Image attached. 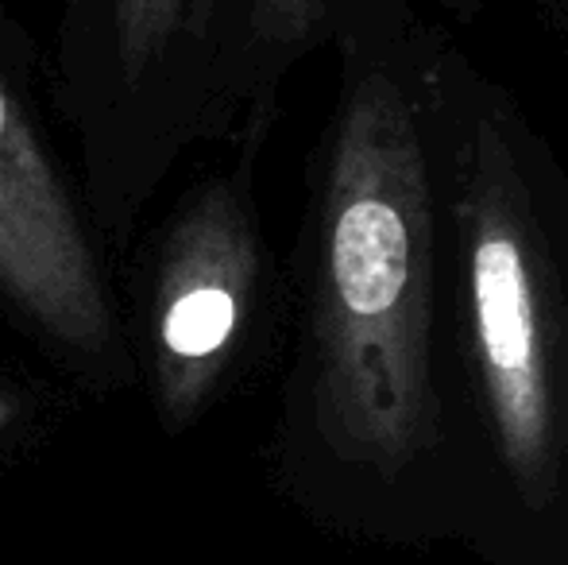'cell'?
I'll return each mask as SVG.
<instances>
[{"label":"cell","mask_w":568,"mask_h":565,"mask_svg":"<svg viewBox=\"0 0 568 565\" xmlns=\"http://www.w3.org/2000/svg\"><path fill=\"white\" fill-rule=\"evenodd\" d=\"M20 31L0 20V317L93 392L135 376L109 252L36 101Z\"/></svg>","instance_id":"7a4b0ae2"},{"label":"cell","mask_w":568,"mask_h":565,"mask_svg":"<svg viewBox=\"0 0 568 565\" xmlns=\"http://www.w3.org/2000/svg\"><path fill=\"white\" fill-rule=\"evenodd\" d=\"M51 395L8 364H0V473L36 450L39 437H47V430H51Z\"/></svg>","instance_id":"8992f818"},{"label":"cell","mask_w":568,"mask_h":565,"mask_svg":"<svg viewBox=\"0 0 568 565\" xmlns=\"http://www.w3.org/2000/svg\"><path fill=\"white\" fill-rule=\"evenodd\" d=\"M267 256L240 174L194 182L143 249L132 341L166 437L194 430L236 380L260 322Z\"/></svg>","instance_id":"5b68a950"},{"label":"cell","mask_w":568,"mask_h":565,"mask_svg":"<svg viewBox=\"0 0 568 565\" xmlns=\"http://www.w3.org/2000/svg\"><path fill=\"white\" fill-rule=\"evenodd\" d=\"M476 369L499 453L530 507L557 492L565 442V337L554 260L526 182L495 124H479L464 194Z\"/></svg>","instance_id":"277c9868"},{"label":"cell","mask_w":568,"mask_h":565,"mask_svg":"<svg viewBox=\"0 0 568 565\" xmlns=\"http://www.w3.org/2000/svg\"><path fill=\"white\" fill-rule=\"evenodd\" d=\"M306 418L348 468L398 476L437 442L434 210L406 93L367 70L344 98L314 218Z\"/></svg>","instance_id":"6da1fadb"},{"label":"cell","mask_w":568,"mask_h":565,"mask_svg":"<svg viewBox=\"0 0 568 565\" xmlns=\"http://www.w3.org/2000/svg\"><path fill=\"white\" fill-rule=\"evenodd\" d=\"M221 0H70L62 105L82 137L90 210L105 241L135 225L174 151L202 124Z\"/></svg>","instance_id":"3957f363"}]
</instances>
